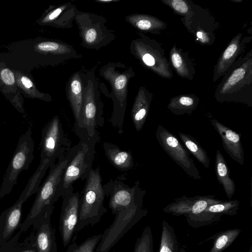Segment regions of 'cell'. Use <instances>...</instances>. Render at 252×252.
I'll list each match as a JSON object with an SVG mask.
<instances>
[{"label": "cell", "mask_w": 252, "mask_h": 252, "mask_svg": "<svg viewBox=\"0 0 252 252\" xmlns=\"http://www.w3.org/2000/svg\"><path fill=\"white\" fill-rule=\"evenodd\" d=\"M239 205L240 202L237 200H221L219 203L208 206L205 212L220 217L223 215L233 216L237 214Z\"/></svg>", "instance_id": "cell-28"}, {"label": "cell", "mask_w": 252, "mask_h": 252, "mask_svg": "<svg viewBox=\"0 0 252 252\" xmlns=\"http://www.w3.org/2000/svg\"><path fill=\"white\" fill-rule=\"evenodd\" d=\"M74 21L84 48L99 50L116 38L114 31L106 26V18L101 15L77 10Z\"/></svg>", "instance_id": "cell-8"}, {"label": "cell", "mask_w": 252, "mask_h": 252, "mask_svg": "<svg viewBox=\"0 0 252 252\" xmlns=\"http://www.w3.org/2000/svg\"><path fill=\"white\" fill-rule=\"evenodd\" d=\"M16 81L19 87L32 97L48 101L51 100V98L49 95L38 92L32 81L28 77L18 73L16 75Z\"/></svg>", "instance_id": "cell-30"}, {"label": "cell", "mask_w": 252, "mask_h": 252, "mask_svg": "<svg viewBox=\"0 0 252 252\" xmlns=\"http://www.w3.org/2000/svg\"><path fill=\"white\" fill-rule=\"evenodd\" d=\"M245 74V70L243 67H240L236 69L229 77L226 82L223 88V91L227 89L234 87L244 77Z\"/></svg>", "instance_id": "cell-33"}, {"label": "cell", "mask_w": 252, "mask_h": 252, "mask_svg": "<svg viewBox=\"0 0 252 252\" xmlns=\"http://www.w3.org/2000/svg\"><path fill=\"white\" fill-rule=\"evenodd\" d=\"M239 228H231L215 234L202 243L214 240L212 249L209 252H222L231 245L241 233Z\"/></svg>", "instance_id": "cell-24"}, {"label": "cell", "mask_w": 252, "mask_h": 252, "mask_svg": "<svg viewBox=\"0 0 252 252\" xmlns=\"http://www.w3.org/2000/svg\"><path fill=\"white\" fill-rule=\"evenodd\" d=\"M178 134L186 148L205 168H208L210 160L205 149L190 135L182 132Z\"/></svg>", "instance_id": "cell-25"}, {"label": "cell", "mask_w": 252, "mask_h": 252, "mask_svg": "<svg viewBox=\"0 0 252 252\" xmlns=\"http://www.w3.org/2000/svg\"><path fill=\"white\" fill-rule=\"evenodd\" d=\"M105 194L99 168L92 169L80 197L79 214L76 232L97 223L106 213L104 206Z\"/></svg>", "instance_id": "cell-4"}, {"label": "cell", "mask_w": 252, "mask_h": 252, "mask_svg": "<svg viewBox=\"0 0 252 252\" xmlns=\"http://www.w3.org/2000/svg\"><path fill=\"white\" fill-rule=\"evenodd\" d=\"M54 206L49 207L33 221V231L38 252H57L55 234L51 223Z\"/></svg>", "instance_id": "cell-15"}, {"label": "cell", "mask_w": 252, "mask_h": 252, "mask_svg": "<svg viewBox=\"0 0 252 252\" xmlns=\"http://www.w3.org/2000/svg\"><path fill=\"white\" fill-rule=\"evenodd\" d=\"M221 200L214 195H198L188 197L185 195L176 199L163 209L164 212L172 215H184L191 227L198 228L218 220L220 217L205 212L207 207Z\"/></svg>", "instance_id": "cell-7"}, {"label": "cell", "mask_w": 252, "mask_h": 252, "mask_svg": "<svg viewBox=\"0 0 252 252\" xmlns=\"http://www.w3.org/2000/svg\"><path fill=\"white\" fill-rule=\"evenodd\" d=\"M171 61L174 66L179 70L183 65V60L181 56L177 53H173L171 55Z\"/></svg>", "instance_id": "cell-36"}, {"label": "cell", "mask_w": 252, "mask_h": 252, "mask_svg": "<svg viewBox=\"0 0 252 252\" xmlns=\"http://www.w3.org/2000/svg\"><path fill=\"white\" fill-rule=\"evenodd\" d=\"M101 237V234H99L87 238L81 245L78 246L76 252H95Z\"/></svg>", "instance_id": "cell-32"}, {"label": "cell", "mask_w": 252, "mask_h": 252, "mask_svg": "<svg viewBox=\"0 0 252 252\" xmlns=\"http://www.w3.org/2000/svg\"><path fill=\"white\" fill-rule=\"evenodd\" d=\"M170 4L176 11L181 13H186L188 11L189 7L183 0H173L170 1Z\"/></svg>", "instance_id": "cell-35"}, {"label": "cell", "mask_w": 252, "mask_h": 252, "mask_svg": "<svg viewBox=\"0 0 252 252\" xmlns=\"http://www.w3.org/2000/svg\"><path fill=\"white\" fill-rule=\"evenodd\" d=\"M248 252H252V247H250V249L249 250Z\"/></svg>", "instance_id": "cell-39"}, {"label": "cell", "mask_w": 252, "mask_h": 252, "mask_svg": "<svg viewBox=\"0 0 252 252\" xmlns=\"http://www.w3.org/2000/svg\"><path fill=\"white\" fill-rule=\"evenodd\" d=\"M239 50V40L236 37L227 47L218 62L215 75H222L237 56Z\"/></svg>", "instance_id": "cell-26"}, {"label": "cell", "mask_w": 252, "mask_h": 252, "mask_svg": "<svg viewBox=\"0 0 252 252\" xmlns=\"http://www.w3.org/2000/svg\"><path fill=\"white\" fill-rule=\"evenodd\" d=\"M71 142L65 135L58 116H55L42 128L40 143V161L55 163L62 155H66Z\"/></svg>", "instance_id": "cell-11"}, {"label": "cell", "mask_w": 252, "mask_h": 252, "mask_svg": "<svg viewBox=\"0 0 252 252\" xmlns=\"http://www.w3.org/2000/svg\"><path fill=\"white\" fill-rule=\"evenodd\" d=\"M79 142L71 148L66 155L67 162L63 173L58 189V194L63 197L79 179L86 180L92 168L95 154V147L99 140L98 132L93 137H79Z\"/></svg>", "instance_id": "cell-2"}, {"label": "cell", "mask_w": 252, "mask_h": 252, "mask_svg": "<svg viewBox=\"0 0 252 252\" xmlns=\"http://www.w3.org/2000/svg\"><path fill=\"white\" fill-rule=\"evenodd\" d=\"M77 10L75 5L69 2L52 6L46 12L40 23L58 28H71Z\"/></svg>", "instance_id": "cell-17"}, {"label": "cell", "mask_w": 252, "mask_h": 252, "mask_svg": "<svg viewBox=\"0 0 252 252\" xmlns=\"http://www.w3.org/2000/svg\"><path fill=\"white\" fill-rule=\"evenodd\" d=\"M84 86L83 101L81 111L74 128L79 137H93L98 132L97 128L104 126L103 104L101 101L99 85L92 71L81 73Z\"/></svg>", "instance_id": "cell-1"}, {"label": "cell", "mask_w": 252, "mask_h": 252, "mask_svg": "<svg viewBox=\"0 0 252 252\" xmlns=\"http://www.w3.org/2000/svg\"><path fill=\"white\" fill-rule=\"evenodd\" d=\"M125 177L111 179L103 186L105 196L109 198L108 206L112 214L133 206L143 204L146 191L142 189L139 181L129 187L123 181Z\"/></svg>", "instance_id": "cell-12"}, {"label": "cell", "mask_w": 252, "mask_h": 252, "mask_svg": "<svg viewBox=\"0 0 252 252\" xmlns=\"http://www.w3.org/2000/svg\"><path fill=\"white\" fill-rule=\"evenodd\" d=\"M50 165L48 161H40L19 198L0 215V245L10 240L16 230L20 227L23 205L31 196L37 192Z\"/></svg>", "instance_id": "cell-6"}, {"label": "cell", "mask_w": 252, "mask_h": 252, "mask_svg": "<svg viewBox=\"0 0 252 252\" xmlns=\"http://www.w3.org/2000/svg\"><path fill=\"white\" fill-rule=\"evenodd\" d=\"M133 252H154L153 238L150 226H146L137 238Z\"/></svg>", "instance_id": "cell-31"}, {"label": "cell", "mask_w": 252, "mask_h": 252, "mask_svg": "<svg viewBox=\"0 0 252 252\" xmlns=\"http://www.w3.org/2000/svg\"><path fill=\"white\" fill-rule=\"evenodd\" d=\"M150 102L149 94L144 88L141 87L135 97L131 112L132 121L137 131H140L145 123Z\"/></svg>", "instance_id": "cell-20"}, {"label": "cell", "mask_w": 252, "mask_h": 252, "mask_svg": "<svg viewBox=\"0 0 252 252\" xmlns=\"http://www.w3.org/2000/svg\"><path fill=\"white\" fill-rule=\"evenodd\" d=\"M143 204H139L114 213L112 224L101 234L95 252H109L132 227L148 214Z\"/></svg>", "instance_id": "cell-10"}, {"label": "cell", "mask_w": 252, "mask_h": 252, "mask_svg": "<svg viewBox=\"0 0 252 252\" xmlns=\"http://www.w3.org/2000/svg\"><path fill=\"white\" fill-rule=\"evenodd\" d=\"M196 102L191 97L184 96L172 101L168 108L174 114L181 115L190 114L196 106Z\"/></svg>", "instance_id": "cell-29"}, {"label": "cell", "mask_w": 252, "mask_h": 252, "mask_svg": "<svg viewBox=\"0 0 252 252\" xmlns=\"http://www.w3.org/2000/svg\"><path fill=\"white\" fill-rule=\"evenodd\" d=\"M157 139L165 152L187 174L196 180L201 177L189 152L171 132L161 125H158Z\"/></svg>", "instance_id": "cell-13"}, {"label": "cell", "mask_w": 252, "mask_h": 252, "mask_svg": "<svg viewBox=\"0 0 252 252\" xmlns=\"http://www.w3.org/2000/svg\"><path fill=\"white\" fill-rule=\"evenodd\" d=\"M159 252H186L179 243L174 228L165 220L161 224Z\"/></svg>", "instance_id": "cell-23"}, {"label": "cell", "mask_w": 252, "mask_h": 252, "mask_svg": "<svg viewBox=\"0 0 252 252\" xmlns=\"http://www.w3.org/2000/svg\"><path fill=\"white\" fill-rule=\"evenodd\" d=\"M215 172L218 181L222 186L227 197L231 199L236 189L233 179L230 177V171L222 153L218 150L216 154Z\"/></svg>", "instance_id": "cell-21"}, {"label": "cell", "mask_w": 252, "mask_h": 252, "mask_svg": "<svg viewBox=\"0 0 252 252\" xmlns=\"http://www.w3.org/2000/svg\"><path fill=\"white\" fill-rule=\"evenodd\" d=\"M80 195L71 187L63 197L59 221V230L63 247L70 244L78 221Z\"/></svg>", "instance_id": "cell-14"}, {"label": "cell", "mask_w": 252, "mask_h": 252, "mask_svg": "<svg viewBox=\"0 0 252 252\" xmlns=\"http://www.w3.org/2000/svg\"><path fill=\"white\" fill-rule=\"evenodd\" d=\"M0 78L6 86H13L16 83L14 73L7 68H2L0 71Z\"/></svg>", "instance_id": "cell-34"}, {"label": "cell", "mask_w": 252, "mask_h": 252, "mask_svg": "<svg viewBox=\"0 0 252 252\" xmlns=\"http://www.w3.org/2000/svg\"><path fill=\"white\" fill-rule=\"evenodd\" d=\"M22 233L20 230L10 240L0 245V252H38L33 231L24 240L20 241Z\"/></svg>", "instance_id": "cell-22"}, {"label": "cell", "mask_w": 252, "mask_h": 252, "mask_svg": "<svg viewBox=\"0 0 252 252\" xmlns=\"http://www.w3.org/2000/svg\"><path fill=\"white\" fill-rule=\"evenodd\" d=\"M67 162L66 155H62L58 158L57 163L50 166L48 174L39 186L30 212L21 223L20 230L22 232L26 231L34 220L46 209L54 206V203L59 199L58 189Z\"/></svg>", "instance_id": "cell-5"}, {"label": "cell", "mask_w": 252, "mask_h": 252, "mask_svg": "<svg viewBox=\"0 0 252 252\" xmlns=\"http://www.w3.org/2000/svg\"><path fill=\"white\" fill-rule=\"evenodd\" d=\"M95 1L99 3L107 4L111 3L112 2H116L117 1H119V0H96Z\"/></svg>", "instance_id": "cell-38"}, {"label": "cell", "mask_w": 252, "mask_h": 252, "mask_svg": "<svg viewBox=\"0 0 252 252\" xmlns=\"http://www.w3.org/2000/svg\"><path fill=\"white\" fill-rule=\"evenodd\" d=\"M99 75L110 85L111 92L106 95L113 101V110L109 122L119 134L123 133V124L127 104L128 85L135 76L131 66L121 63H109L99 70Z\"/></svg>", "instance_id": "cell-3"}, {"label": "cell", "mask_w": 252, "mask_h": 252, "mask_svg": "<svg viewBox=\"0 0 252 252\" xmlns=\"http://www.w3.org/2000/svg\"><path fill=\"white\" fill-rule=\"evenodd\" d=\"M125 20L134 28L142 31H151L157 27V21L149 15L132 14L126 16Z\"/></svg>", "instance_id": "cell-27"}, {"label": "cell", "mask_w": 252, "mask_h": 252, "mask_svg": "<svg viewBox=\"0 0 252 252\" xmlns=\"http://www.w3.org/2000/svg\"><path fill=\"white\" fill-rule=\"evenodd\" d=\"M65 91L76 122L81 111L84 96V86L81 72H75L70 76L67 82Z\"/></svg>", "instance_id": "cell-18"}, {"label": "cell", "mask_w": 252, "mask_h": 252, "mask_svg": "<svg viewBox=\"0 0 252 252\" xmlns=\"http://www.w3.org/2000/svg\"><path fill=\"white\" fill-rule=\"evenodd\" d=\"M103 148L108 160L118 170L126 171L133 167V158L130 152L122 150L108 142L103 143Z\"/></svg>", "instance_id": "cell-19"}, {"label": "cell", "mask_w": 252, "mask_h": 252, "mask_svg": "<svg viewBox=\"0 0 252 252\" xmlns=\"http://www.w3.org/2000/svg\"><path fill=\"white\" fill-rule=\"evenodd\" d=\"M34 145L32 129L29 127L20 136L6 170L0 189V199L10 193L20 174L29 168L34 158Z\"/></svg>", "instance_id": "cell-9"}, {"label": "cell", "mask_w": 252, "mask_h": 252, "mask_svg": "<svg viewBox=\"0 0 252 252\" xmlns=\"http://www.w3.org/2000/svg\"><path fill=\"white\" fill-rule=\"evenodd\" d=\"M210 123L219 134L222 146L227 154L240 165L244 162V152L241 141V134L224 126L212 117Z\"/></svg>", "instance_id": "cell-16"}, {"label": "cell", "mask_w": 252, "mask_h": 252, "mask_svg": "<svg viewBox=\"0 0 252 252\" xmlns=\"http://www.w3.org/2000/svg\"><path fill=\"white\" fill-rule=\"evenodd\" d=\"M78 246L76 243L73 242L69 245L65 252H76Z\"/></svg>", "instance_id": "cell-37"}]
</instances>
